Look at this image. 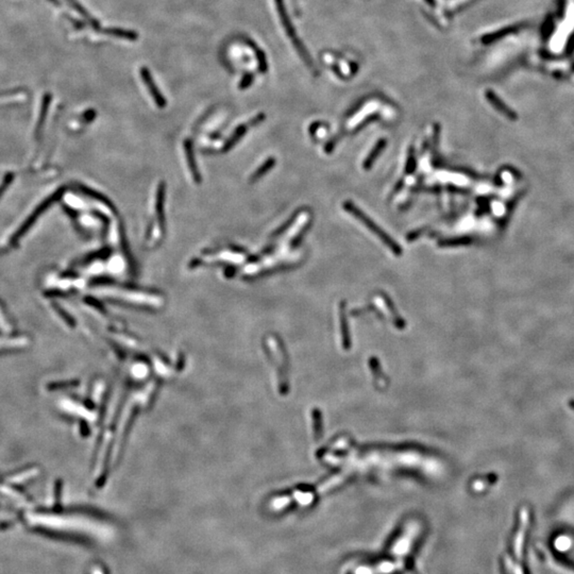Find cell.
<instances>
[{
	"instance_id": "obj_9",
	"label": "cell",
	"mask_w": 574,
	"mask_h": 574,
	"mask_svg": "<svg viewBox=\"0 0 574 574\" xmlns=\"http://www.w3.org/2000/svg\"><path fill=\"white\" fill-rule=\"evenodd\" d=\"M163 201H164V186H159V190L157 193V210L159 218V223L163 228L164 224V214H163Z\"/></svg>"
},
{
	"instance_id": "obj_7",
	"label": "cell",
	"mask_w": 574,
	"mask_h": 574,
	"mask_svg": "<svg viewBox=\"0 0 574 574\" xmlns=\"http://www.w3.org/2000/svg\"><path fill=\"white\" fill-rule=\"evenodd\" d=\"M185 151H186V157H187V161H188V165H190L191 171L193 172V176H194L195 180L197 181V182H199L200 176H199V172L197 170V166H196V163H195L194 152H193V148H192V144L190 142L185 143Z\"/></svg>"
},
{
	"instance_id": "obj_14",
	"label": "cell",
	"mask_w": 574,
	"mask_h": 574,
	"mask_svg": "<svg viewBox=\"0 0 574 574\" xmlns=\"http://www.w3.org/2000/svg\"><path fill=\"white\" fill-rule=\"evenodd\" d=\"M13 180H14V174L13 173H8V174H6L5 178L2 181V183L0 184V197H1L2 194L6 191V188H8V186L12 183Z\"/></svg>"
},
{
	"instance_id": "obj_5",
	"label": "cell",
	"mask_w": 574,
	"mask_h": 574,
	"mask_svg": "<svg viewBox=\"0 0 574 574\" xmlns=\"http://www.w3.org/2000/svg\"><path fill=\"white\" fill-rule=\"evenodd\" d=\"M105 35L113 36V38L128 40V41H136L139 39V33L133 30H127V29L121 28H106L104 30Z\"/></svg>"
},
{
	"instance_id": "obj_16",
	"label": "cell",
	"mask_w": 574,
	"mask_h": 574,
	"mask_svg": "<svg viewBox=\"0 0 574 574\" xmlns=\"http://www.w3.org/2000/svg\"><path fill=\"white\" fill-rule=\"evenodd\" d=\"M252 81H253V75L252 74L245 75V77L242 79V81L239 82V89L241 90L247 89V87L251 85Z\"/></svg>"
},
{
	"instance_id": "obj_17",
	"label": "cell",
	"mask_w": 574,
	"mask_h": 574,
	"mask_svg": "<svg viewBox=\"0 0 574 574\" xmlns=\"http://www.w3.org/2000/svg\"><path fill=\"white\" fill-rule=\"evenodd\" d=\"M3 253H5V250L4 249H0V256H2Z\"/></svg>"
},
{
	"instance_id": "obj_12",
	"label": "cell",
	"mask_w": 574,
	"mask_h": 574,
	"mask_svg": "<svg viewBox=\"0 0 574 574\" xmlns=\"http://www.w3.org/2000/svg\"><path fill=\"white\" fill-rule=\"evenodd\" d=\"M246 131H247V126H239L237 128V130L235 131V133L233 134V136L231 137V140L229 141L226 149H229L231 146H233V144H235L239 139H241V137L246 133Z\"/></svg>"
},
{
	"instance_id": "obj_1",
	"label": "cell",
	"mask_w": 574,
	"mask_h": 574,
	"mask_svg": "<svg viewBox=\"0 0 574 574\" xmlns=\"http://www.w3.org/2000/svg\"><path fill=\"white\" fill-rule=\"evenodd\" d=\"M344 209L347 210L348 213H350L351 215H353L355 218H358V219L365 224V226L372 232L373 234H375L377 237H379L382 243L384 245H386L388 248L390 249V251L396 254L397 257H400L402 254V248L400 247L397 242H395L394 239H392L386 232H385L380 226H377V224L371 219V218H369L363 210H361L357 206L354 205L353 202L351 201H346L344 202L343 205Z\"/></svg>"
},
{
	"instance_id": "obj_15",
	"label": "cell",
	"mask_w": 574,
	"mask_h": 574,
	"mask_svg": "<svg viewBox=\"0 0 574 574\" xmlns=\"http://www.w3.org/2000/svg\"><path fill=\"white\" fill-rule=\"evenodd\" d=\"M80 190H81V191H82L84 194L89 195V196H92V197H94V198L99 199V200H101V201L104 202V203H108L107 199H105L104 197H103V196H100V195H99V194H97L96 192H94V191L90 190V188H86V187H84V186H80Z\"/></svg>"
},
{
	"instance_id": "obj_8",
	"label": "cell",
	"mask_w": 574,
	"mask_h": 574,
	"mask_svg": "<svg viewBox=\"0 0 574 574\" xmlns=\"http://www.w3.org/2000/svg\"><path fill=\"white\" fill-rule=\"evenodd\" d=\"M50 100H52V96L50 95H46L44 97L43 100V104H42V112L40 115V119H39V123H38V128H36V134H38L39 131L42 129L43 127V123L45 121V117L48 113V107L50 104Z\"/></svg>"
},
{
	"instance_id": "obj_13",
	"label": "cell",
	"mask_w": 574,
	"mask_h": 574,
	"mask_svg": "<svg viewBox=\"0 0 574 574\" xmlns=\"http://www.w3.org/2000/svg\"><path fill=\"white\" fill-rule=\"evenodd\" d=\"M416 168V161H415V156H414V149L410 150V154H409V157H408V163H406V172L408 173H412L414 172Z\"/></svg>"
},
{
	"instance_id": "obj_11",
	"label": "cell",
	"mask_w": 574,
	"mask_h": 574,
	"mask_svg": "<svg viewBox=\"0 0 574 574\" xmlns=\"http://www.w3.org/2000/svg\"><path fill=\"white\" fill-rule=\"evenodd\" d=\"M249 45L252 46V48L254 49V52H256L257 57H258V62H259V69L261 72H266L267 71V62H266V57L265 54L263 53L261 49H259V47H257L254 45L253 42H248Z\"/></svg>"
},
{
	"instance_id": "obj_2",
	"label": "cell",
	"mask_w": 574,
	"mask_h": 574,
	"mask_svg": "<svg viewBox=\"0 0 574 574\" xmlns=\"http://www.w3.org/2000/svg\"><path fill=\"white\" fill-rule=\"evenodd\" d=\"M64 192H65V188L61 187L56 192H54L52 196H50L49 198H47L46 200H44L41 203V205L33 210V213L27 218V219L25 220V222L23 224H21V226L18 228V230L15 232V233H14L12 235V237H11V245H14V246L17 245V243L19 242V239L21 237H23L29 230H30V228L35 223V221L38 220V218L44 212H45V210L47 209H49L50 207H52V205H53V203L55 201L59 200L62 197V196H63Z\"/></svg>"
},
{
	"instance_id": "obj_10",
	"label": "cell",
	"mask_w": 574,
	"mask_h": 574,
	"mask_svg": "<svg viewBox=\"0 0 574 574\" xmlns=\"http://www.w3.org/2000/svg\"><path fill=\"white\" fill-rule=\"evenodd\" d=\"M274 163H275L274 158H272V157L268 158L267 161H266V162H265L263 165H261V166L260 167V168H259V169L256 171V173L253 174V176H252V180H253V181H256V180H258L259 178H261V176H264V174H265L266 172H268V171H269V170L272 168L273 165H274Z\"/></svg>"
},
{
	"instance_id": "obj_6",
	"label": "cell",
	"mask_w": 574,
	"mask_h": 574,
	"mask_svg": "<svg viewBox=\"0 0 574 574\" xmlns=\"http://www.w3.org/2000/svg\"><path fill=\"white\" fill-rule=\"evenodd\" d=\"M385 146H386V140L381 139L380 141L376 142V144L374 145V147L372 148L371 151H370V154L368 155V157L365 159V162H364V168L365 169L371 168V166L375 162V159L377 158V157L381 155V152L384 150Z\"/></svg>"
},
{
	"instance_id": "obj_3",
	"label": "cell",
	"mask_w": 574,
	"mask_h": 574,
	"mask_svg": "<svg viewBox=\"0 0 574 574\" xmlns=\"http://www.w3.org/2000/svg\"><path fill=\"white\" fill-rule=\"evenodd\" d=\"M275 4H277V9H278V12H279V15H280L282 24H283V26H284V29L286 30V32H287L288 36L290 38V40H292L295 43V46H296L297 50L300 52L301 55H303L305 61L310 63V56H309V54L307 52V50H305L303 48L302 44L299 42V40L297 39L295 29L293 28L292 24H290V20L288 18V15H287V12L285 10L284 3H283V0H275Z\"/></svg>"
},
{
	"instance_id": "obj_4",
	"label": "cell",
	"mask_w": 574,
	"mask_h": 574,
	"mask_svg": "<svg viewBox=\"0 0 574 574\" xmlns=\"http://www.w3.org/2000/svg\"><path fill=\"white\" fill-rule=\"evenodd\" d=\"M140 74H141V77H142V80H143L144 84L146 85L147 90H148L149 94L151 95L152 99H154V101L156 103V104L158 107H165L166 104H167V101L163 97L161 92H159L158 87L157 86L154 78H152V75H151L150 70L146 66H143L140 69Z\"/></svg>"
}]
</instances>
